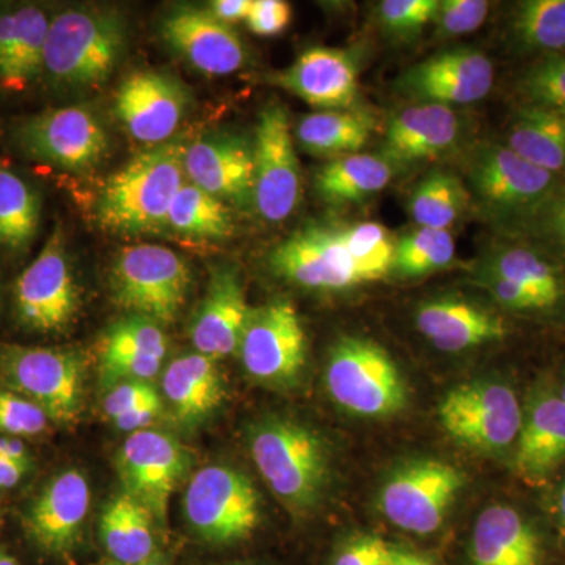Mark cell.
Here are the masks:
<instances>
[{
  "label": "cell",
  "instance_id": "6da1fadb",
  "mask_svg": "<svg viewBox=\"0 0 565 565\" xmlns=\"http://www.w3.org/2000/svg\"><path fill=\"white\" fill-rule=\"evenodd\" d=\"M185 148L181 140L156 145L111 174L96 207L104 228L121 234L166 228L174 196L185 182Z\"/></svg>",
  "mask_w": 565,
  "mask_h": 565
},
{
  "label": "cell",
  "instance_id": "7a4b0ae2",
  "mask_svg": "<svg viewBox=\"0 0 565 565\" xmlns=\"http://www.w3.org/2000/svg\"><path fill=\"white\" fill-rule=\"evenodd\" d=\"M252 456L273 492L291 511L303 512L321 500L329 457L318 434L292 419L274 418L255 427Z\"/></svg>",
  "mask_w": 565,
  "mask_h": 565
},
{
  "label": "cell",
  "instance_id": "3957f363",
  "mask_svg": "<svg viewBox=\"0 0 565 565\" xmlns=\"http://www.w3.org/2000/svg\"><path fill=\"white\" fill-rule=\"evenodd\" d=\"M125 43V24L111 11L66 10L51 21L44 70L66 87H96L114 73Z\"/></svg>",
  "mask_w": 565,
  "mask_h": 565
},
{
  "label": "cell",
  "instance_id": "277c9868",
  "mask_svg": "<svg viewBox=\"0 0 565 565\" xmlns=\"http://www.w3.org/2000/svg\"><path fill=\"white\" fill-rule=\"evenodd\" d=\"M191 281V270L178 253L150 244L122 248L110 273L115 302L156 323L177 321Z\"/></svg>",
  "mask_w": 565,
  "mask_h": 565
},
{
  "label": "cell",
  "instance_id": "5b68a950",
  "mask_svg": "<svg viewBox=\"0 0 565 565\" xmlns=\"http://www.w3.org/2000/svg\"><path fill=\"white\" fill-rule=\"evenodd\" d=\"M468 181L479 204L505 230L533 214L565 178L539 169L508 145L486 143L471 156Z\"/></svg>",
  "mask_w": 565,
  "mask_h": 565
},
{
  "label": "cell",
  "instance_id": "8992f818",
  "mask_svg": "<svg viewBox=\"0 0 565 565\" xmlns=\"http://www.w3.org/2000/svg\"><path fill=\"white\" fill-rule=\"evenodd\" d=\"M0 381L43 408L51 422L70 426L84 404V363L61 349L6 345L0 349Z\"/></svg>",
  "mask_w": 565,
  "mask_h": 565
},
{
  "label": "cell",
  "instance_id": "52a82bcc",
  "mask_svg": "<svg viewBox=\"0 0 565 565\" xmlns=\"http://www.w3.org/2000/svg\"><path fill=\"white\" fill-rule=\"evenodd\" d=\"M326 382L334 403L355 415H393L407 399L403 377L388 353L360 338H343L333 345Z\"/></svg>",
  "mask_w": 565,
  "mask_h": 565
},
{
  "label": "cell",
  "instance_id": "ba28073f",
  "mask_svg": "<svg viewBox=\"0 0 565 565\" xmlns=\"http://www.w3.org/2000/svg\"><path fill=\"white\" fill-rule=\"evenodd\" d=\"M438 416L457 444L486 455H501L515 446L523 407L514 390L504 382L476 381L446 394Z\"/></svg>",
  "mask_w": 565,
  "mask_h": 565
},
{
  "label": "cell",
  "instance_id": "9c48e42d",
  "mask_svg": "<svg viewBox=\"0 0 565 565\" xmlns=\"http://www.w3.org/2000/svg\"><path fill=\"white\" fill-rule=\"evenodd\" d=\"M184 512L193 530L206 541H241L258 526V493L241 471L211 465L189 482Z\"/></svg>",
  "mask_w": 565,
  "mask_h": 565
},
{
  "label": "cell",
  "instance_id": "30bf717a",
  "mask_svg": "<svg viewBox=\"0 0 565 565\" xmlns=\"http://www.w3.org/2000/svg\"><path fill=\"white\" fill-rule=\"evenodd\" d=\"M253 166L256 211L267 222L285 221L299 204L302 177L289 117L280 104H267L259 114L253 141Z\"/></svg>",
  "mask_w": 565,
  "mask_h": 565
},
{
  "label": "cell",
  "instance_id": "8fae6325",
  "mask_svg": "<svg viewBox=\"0 0 565 565\" xmlns=\"http://www.w3.org/2000/svg\"><path fill=\"white\" fill-rule=\"evenodd\" d=\"M79 288L57 226L14 285L18 319L33 332H62L79 310Z\"/></svg>",
  "mask_w": 565,
  "mask_h": 565
},
{
  "label": "cell",
  "instance_id": "7c38bea8",
  "mask_svg": "<svg viewBox=\"0 0 565 565\" xmlns=\"http://www.w3.org/2000/svg\"><path fill=\"white\" fill-rule=\"evenodd\" d=\"M463 487L462 471L441 460L405 465L386 482L381 509L401 530L430 534L444 525L449 505Z\"/></svg>",
  "mask_w": 565,
  "mask_h": 565
},
{
  "label": "cell",
  "instance_id": "4fadbf2b",
  "mask_svg": "<svg viewBox=\"0 0 565 565\" xmlns=\"http://www.w3.org/2000/svg\"><path fill=\"white\" fill-rule=\"evenodd\" d=\"M239 352L245 371L256 381L269 385L296 381L307 362V334L296 307L278 299L252 310Z\"/></svg>",
  "mask_w": 565,
  "mask_h": 565
},
{
  "label": "cell",
  "instance_id": "5bb4252c",
  "mask_svg": "<svg viewBox=\"0 0 565 565\" xmlns=\"http://www.w3.org/2000/svg\"><path fill=\"white\" fill-rule=\"evenodd\" d=\"M125 493L166 522L170 498L182 481L191 457L180 441L158 430H139L122 444L117 459Z\"/></svg>",
  "mask_w": 565,
  "mask_h": 565
},
{
  "label": "cell",
  "instance_id": "9a60e30c",
  "mask_svg": "<svg viewBox=\"0 0 565 565\" xmlns=\"http://www.w3.org/2000/svg\"><path fill=\"white\" fill-rule=\"evenodd\" d=\"M20 137L33 158L70 172L92 170L109 150L102 122L79 106L41 111L24 122Z\"/></svg>",
  "mask_w": 565,
  "mask_h": 565
},
{
  "label": "cell",
  "instance_id": "2e32d148",
  "mask_svg": "<svg viewBox=\"0 0 565 565\" xmlns=\"http://www.w3.org/2000/svg\"><path fill=\"white\" fill-rule=\"evenodd\" d=\"M493 81V62L484 52L456 47L411 66L397 87L416 104L452 107L481 102L492 90Z\"/></svg>",
  "mask_w": 565,
  "mask_h": 565
},
{
  "label": "cell",
  "instance_id": "e0dca14e",
  "mask_svg": "<svg viewBox=\"0 0 565 565\" xmlns=\"http://www.w3.org/2000/svg\"><path fill=\"white\" fill-rule=\"evenodd\" d=\"M278 277L310 289L340 291L362 285L338 228L308 226L270 253Z\"/></svg>",
  "mask_w": 565,
  "mask_h": 565
},
{
  "label": "cell",
  "instance_id": "ac0fdd59",
  "mask_svg": "<svg viewBox=\"0 0 565 565\" xmlns=\"http://www.w3.org/2000/svg\"><path fill=\"white\" fill-rule=\"evenodd\" d=\"M188 93L180 82L156 71L126 77L115 96V114L134 139L161 145L170 140L184 117Z\"/></svg>",
  "mask_w": 565,
  "mask_h": 565
},
{
  "label": "cell",
  "instance_id": "d6986e66",
  "mask_svg": "<svg viewBox=\"0 0 565 565\" xmlns=\"http://www.w3.org/2000/svg\"><path fill=\"white\" fill-rule=\"evenodd\" d=\"M162 35L193 68L207 76L236 73L247 58L243 39L210 10L185 7L173 11L163 21Z\"/></svg>",
  "mask_w": 565,
  "mask_h": 565
},
{
  "label": "cell",
  "instance_id": "ffe728a7",
  "mask_svg": "<svg viewBox=\"0 0 565 565\" xmlns=\"http://www.w3.org/2000/svg\"><path fill=\"white\" fill-rule=\"evenodd\" d=\"M270 82L322 110H352L359 99L355 61L334 47H310Z\"/></svg>",
  "mask_w": 565,
  "mask_h": 565
},
{
  "label": "cell",
  "instance_id": "44dd1931",
  "mask_svg": "<svg viewBox=\"0 0 565 565\" xmlns=\"http://www.w3.org/2000/svg\"><path fill=\"white\" fill-rule=\"evenodd\" d=\"M189 182L222 202L253 203L255 166L253 145L236 136H211L185 148Z\"/></svg>",
  "mask_w": 565,
  "mask_h": 565
},
{
  "label": "cell",
  "instance_id": "7402d4cb",
  "mask_svg": "<svg viewBox=\"0 0 565 565\" xmlns=\"http://www.w3.org/2000/svg\"><path fill=\"white\" fill-rule=\"evenodd\" d=\"M250 315L236 270L230 267L212 270L206 296L191 327L196 352L218 360L239 351Z\"/></svg>",
  "mask_w": 565,
  "mask_h": 565
},
{
  "label": "cell",
  "instance_id": "603a6c76",
  "mask_svg": "<svg viewBox=\"0 0 565 565\" xmlns=\"http://www.w3.org/2000/svg\"><path fill=\"white\" fill-rule=\"evenodd\" d=\"M90 500L85 476L77 470L63 471L33 501L25 515V530L46 552L65 553L79 537Z\"/></svg>",
  "mask_w": 565,
  "mask_h": 565
},
{
  "label": "cell",
  "instance_id": "cb8c5ba5",
  "mask_svg": "<svg viewBox=\"0 0 565 565\" xmlns=\"http://www.w3.org/2000/svg\"><path fill=\"white\" fill-rule=\"evenodd\" d=\"M565 460V403L559 392L539 386L523 411L515 441L514 468L520 478L539 482Z\"/></svg>",
  "mask_w": 565,
  "mask_h": 565
},
{
  "label": "cell",
  "instance_id": "d4e9b609",
  "mask_svg": "<svg viewBox=\"0 0 565 565\" xmlns=\"http://www.w3.org/2000/svg\"><path fill=\"white\" fill-rule=\"evenodd\" d=\"M169 340L161 326L141 316H128L104 333L99 355L106 384L148 382L161 371Z\"/></svg>",
  "mask_w": 565,
  "mask_h": 565
},
{
  "label": "cell",
  "instance_id": "484cf974",
  "mask_svg": "<svg viewBox=\"0 0 565 565\" xmlns=\"http://www.w3.org/2000/svg\"><path fill=\"white\" fill-rule=\"evenodd\" d=\"M460 134L459 117L440 104H414L397 111L386 128L384 151L390 163L429 161L455 147Z\"/></svg>",
  "mask_w": 565,
  "mask_h": 565
},
{
  "label": "cell",
  "instance_id": "4316f807",
  "mask_svg": "<svg viewBox=\"0 0 565 565\" xmlns=\"http://www.w3.org/2000/svg\"><path fill=\"white\" fill-rule=\"evenodd\" d=\"M416 327L444 352H462L501 341L508 334L503 318L467 300L445 297L422 305Z\"/></svg>",
  "mask_w": 565,
  "mask_h": 565
},
{
  "label": "cell",
  "instance_id": "83f0119b",
  "mask_svg": "<svg viewBox=\"0 0 565 565\" xmlns=\"http://www.w3.org/2000/svg\"><path fill=\"white\" fill-rule=\"evenodd\" d=\"M471 559L475 565H544V542L515 508L490 505L476 522Z\"/></svg>",
  "mask_w": 565,
  "mask_h": 565
},
{
  "label": "cell",
  "instance_id": "f1b7e54d",
  "mask_svg": "<svg viewBox=\"0 0 565 565\" xmlns=\"http://www.w3.org/2000/svg\"><path fill=\"white\" fill-rule=\"evenodd\" d=\"M162 388L174 418L184 426L203 422L223 401L217 364L199 352L173 360L163 373Z\"/></svg>",
  "mask_w": 565,
  "mask_h": 565
},
{
  "label": "cell",
  "instance_id": "f546056e",
  "mask_svg": "<svg viewBox=\"0 0 565 565\" xmlns=\"http://www.w3.org/2000/svg\"><path fill=\"white\" fill-rule=\"evenodd\" d=\"M479 273L497 275L533 292L553 311L565 300L563 267L533 245L512 243L498 245L489 253Z\"/></svg>",
  "mask_w": 565,
  "mask_h": 565
},
{
  "label": "cell",
  "instance_id": "4dcf8cb0",
  "mask_svg": "<svg viewBox=\"0 0 565 565\" xmlns=\"http://www.w3.org/2000/svg\"><path fill=\"white\" fill-rule=\"evenodd\" d=\"M512 151L539 169L565 178V114L520 104L508 128Z\"/></svg>",
  "mask_w": 565,
  "mask_h": 565
},
{
  "label": "cell",
  "instance_id": "1f68e13d",
  "mask_svg": "<svg viewBox=\"0 0 565 565\" xmlns=\"http://www.w3.org/2000/svg\"><path fill=\"white\" fill-rule=\"evenodd\" d=\"M154 516L131 494L121 493L104 509L102 537L107 552L122 565L147 563L154 552Z\"/></svg>",
  "mask_w": 565,
  "mask_h": 565
},
{
  "label": "cell",
  "instance_id": "d6a6232c",
  "mask_svg": "<svg viewBox=\"0 0 565 565\" xmlns=\"http://www.w3.org/2000/svg\"><path fill=\"white\" fill-rule=\"evenodd\" d=\"M393 178V166L374 154L343 156L327 163L316 178V188L326 202L359 203L384 191Z\"/></svg>",
  "mask_w": 565,
  "mask_h": 565
},
{
  "label": "cell",
  "instance_id": "836d02e7",
  "mask_svg": "<svg viewBox=\"0 0 565 565\" xmlns=\"http://www.w3.org/2000/svg\"><path fill=\"white\" fill-rule=\"evenodd\" d=\"M371 134V118L360 111L322 110L303 117L296 137L305 151L337 159L360 152Z\"/></svg>",
  "mask_w": 565,
  "mask_h": 565
},
{
  "label": "cell",
  "instance_id": "e575fe53",
  "mask_svg": "<svg viewBox=\"0 0 565 565\" xmlns=\"http://www.w3.org/2000/svg\"><path fill=\"white\" fill-rule=\"evenodd\" d=\"M508 40L523 54H565V0H523L508 21Z\"/></svg>",
  "mask_w": 565,
  "mask_h": 565
},
{
  "label": "cell",
  "instance_id": "d590c367",
  "mask_svg": "<svg viewBox=\"0 0 565 565\" xmlns=\"http://www.w3.org/2000/svg\"><path fill=\"white\" fill-rule=\"evenodd\" d=\"M51 21L36 7L14 11V33L6 68L0 71V85L21 92L44 68L47 33Z\"/></svg>",
  "mask_w": 565,
  "mask_h": 565
},
{
  "label": "cell",
  "instance_id": "8d00e7d4",
  "mask_svg": "<svg viewBox=\"0 0 565 565\" xmlns=\"http://www.w3.org/2000/svg\"><path fill=\"white\" fill-rule=\"evenodd\" d=\"M166 228L185 237L217 241L232 236L234 225L232 212L222 200L184 182L174 196Z\"/></svg>",
  "mask_w": 565,
  "mask_h": 565
},
{
  "label": "cell",
  "instance_id": "74e56055",
  "mask_svg": "<svg viewBox=\"0 0 565 565\" xmlns=\"http://www.w3.org/2000/svg\"><path fill=\"white\" fill-rule=\"evenodd\" d=\"M40 211L39 195L0 167V244L14 250L28 247L39 232Z\"/></svg>",
  "mask_w": 565,
  "mask_h": 565
},
{
  "label": "cell",
  "instance_id": "f35d334b",
  "mask_svg": "<svg viewBox=\"0 0 565 565\" xmlns=\"http://www.w3.org/2000/svg\"><path fill=\"white\" fill-rule=\"evenodd\" d=\"M467 200V189L455 174H429L412 193V218L419 228L449 230L459 218Z\"/></svg>",
  "mask_w": 565,
  "mask_h": 565
},
{
  "label": "cell",
  "instance_id": "ab89813d",
  "mask_svg": "<svg viewBox=\"0 0 565 565\" xmlns=\"http://www.w3.org/2000/svg\"><path fill=\"white\" fill-rule=\"evenodd\" d=\"M455 258L456 243L449 230L418 228L396 244L393 270L401 277H423L445 269Z\"/></svg>",
  "mask_w": 565,
  "mask_h": 565
},
{
  "label": "cell",
  "instance_id": "60d3db41",
  "mask_svg": "<svg viewBox=\"0 0 565 565\" xmlns=\"http://www.w3.org/2000/svg\"><path fill=\"white\" fill-rule=\"evenodd\" d=\"M504 232L546 253L565 270V181L533 214Z\"/></svg>",
  "mask_w": 565,
  "mask_h": 565
},
{
  "label": "cell",
  "instance_id": "b9f144b4",
  "mask_svg": "<svg viewBox=\"0 0 565 565\" xmlns=\"http://www.w3.org/2000/svg\"><path fill=\"white\" fill-rule=\"evenodd\" d=\"M341 239L351 255L360 281L382 280L393 270L396 243L379 223L338 226Z\"/></svg>",
  "mask_w": 565,
  "mask_h": 565
},
{
  "label": "cell",
  "instance_id": "7bdbcfd3",
  "mask_svg": "<svg viewBox=\"0 0 565 565\" xmlns=\"http://www.w3.org/2000/svg\"><path fill=\"white\" fill-rule=\"evenodd\" d=\"M523 104L565 114V54L545 55L519 79Z\"/></svg>",
  "mask_w": 565,
  "mask_h": 565
},
{
  "label": "cell",
  "instance_id": "ee69618b",
  "mask_svg": "<svg viewBox=\"0 0 565 565\" xmlns=\"http://www.w3.org/2000/svg\"><path fill=\"white\" fill-rule=\"evenodd\" d=\"M438 0H385L379 6V20L390 35L414 39L433 22Z\"/></svg>",
  "mask_w": 565,
  "mask_h": 565
},
{
  "label": "cell",
  "instance_id": "f6af8a7d",
  "mask_svg": "<svg viewBox=\"0 0 565 565\" xmlns=\"http://www.w3.org/2000/svg\"><path fill=\"white\" fill-rule=\"evenodd\" d=\"M51 419L28 397L0 388V433L14 437H39Z\"/></svg>",
  "mask_w": 565,
  "mask_h": 565
},
{
  "label": "cell",
  "instance_id": "bcb514c9",
  "mask_svg": "<svg viewBox=\"0 0 565 565\" xmlns=\"http://www.w3.org/2000/svg\"><path fill=\"white\" fill-rule=\"evenodd\" d=\"M489 11L486 0H441L434 14L435 33L440 39H456L478 31Z\"/></svg>",
  "mask_w": 565,
  "mask_h": 565
},
{
  "label": "cell",
  "instance_id": "7dc6e473",
  "mask_svg": "<svg viewBox=\"0 0 565 565\" xmlns=\"http://www.w3.org/2000/svg\"><path fill=\"white\" fill-rule=\"evenodd\" d=\"M476 285L484 288L490 296L497 300L505 310L515 311V313H552V308L533 292L520 288L515 282L504 280L497 275L479 273V277L475 280Z\"/></svg>",
  "mask_w": 565,
  "mask_h": 565
},
{
  "label": "cell",
  "instance_id": "c3c4849f",
  "mask_svg": "<svg viewBox=\"0 0 565 565\" xmlns=\"http://www.w3.org/2000/svg\"><path fill=\"white\" fill-rule=\"evenodd\" d=\"M162 404L161 396L148 382H121L104 399V414L110 422L147 405Z\"/></svg>",
  "mask_w": 565,
  "mask_h": 565
},
{
  "label": "cell",
  "instance_id": "681fc988",
  "mask_svg": "<svg viewBox=\"0 0 565 565\" xmlns=\"http://www.w3.org/2000/svg\"><path fill=\"white\" fill-rule=\"evenodd\" d=\"M291 17V6L282 0H253L250 14L245 22L256 35L275 36L288 28Z\"/></svg>",
  "mask_w": 565,
  "mask_h": 565
},
{
  "label": "cell",
  "instance_id": "f907efd6",
  "mask_svg": "<svg viewBox=\"0 0 565 565\" xmlns=\"http://www.w3.org/2000/svg\"><path fill=\"white\" fill-rule=\"evenodd\" d=\"M393 550L381 537L364 535L349 542L333 565H390Z\"/></svg>",
  "mask_w": 565,
  "mask_h": 565
},
{
  "label": "cell",
  "instance_id": "816d5d0a",
  "mask_svg": "<svg viewBox=\"0 0 565 565\" xmlns=\"http://www.w3.org/2000/svg\"><path fill=\"white\" fill-rule=\"evenodd\" d=\"M253 0H215L210 3V10L217 20L232 25L233 22L247 21Z\"/></svg>",
  "mask_w": 565,
  "mask_h": 565
},
{
  "label": "cell",
  "instance_id": "f5cc1de1",
  "mask_svg": "<svg viewBox=\"0 0 565 565\" xmlns=\"http://www.w3.org/2000/svg\"><path fill=\"white\" fill-rule=\"evenodd\" d=\"M161 412L162 404L147 405V407H141L139 411L131 412V414L118 416V418H115L111 423H114L118 429L125 430V433H139V430L147 429V427L161 415Z\"/></svg>",
  "mask_w": 565,
  "mask_h": 565
},
{
  "label": "cell",
  "instance_id": "db71d44e",
  "mask_svg": "<svg viewBox=\"0 0 565 565\" xmlns=\"http://www.w3.org/2000/svg\"><path fill=\"white\" fill-rule=\"evenodd\" d=\"M0 457L11 462L31 465V455L22 441L17 438L0 437Z\"/></svg>",
  "mask_w": 565,
  "mask_h": 565
},
{
  "label": "cell",
  "instance_id": "11a10c76",
  "mask_svg": "<svg viewBox=\"0 0 565 565\" xmlns=\"http://www.w3.org/2000/svg\"><path fill=\"white\" fill-rule=\"evenodd\" d=\"M31 465L11 462L0 457V490L11 489L24 478Z\"/></svg>",
  "mask_w": 565,
  "mask_h": 565
},
{
  "label": "cell",
  "instance_id": "9f6ffc18",
  "mask_svg": "<svg viewBox=\"0 0 565 565\" xmlns=\"http://www.w3.org/2000/svg\"><path fill=\"white\" fill-rule=\"evenodd\" d=\"M553 512H555L557 527L565 537V479L557 487L555 493V503H553Z\"/></svg>",
  "mask_w": 565,
  "mask_h": 565
},
{
  "label": "cell",
  "instance_id": "6f0895ef",
  "mask_svg": "<svg viewBox=\"0 0 565 565\" xmlns=\"http://www.w3.org/2000/svg\"><path fill=\"white\" fill-rule=\"evenodd\" d=\"M390 565H434L426 557L415 555V553L401 552L393 550L392 563Z\"/></svg>",
  "mask_w": 565,
  "mask_h": 565
},
{
  "label": "cell",
  "instance_id": "680465c9",
  "mask_svg": "<svg viewBox=\"0 0 565 565\" xmlns=\"http://www.w3.org/2000/svg\"><path fill=\"white\" fill-rule=\"evenodd\" d=\"M0 565H20L13 557L7 555V553L0 552Z\"/></svg>",
  "mask_w": 565,
  "mask_h": 565
},
{
  "label": "cell",
  "instance_id": "91938a15",
  "mask_svg": "<svg viewBox=\"0 0 565 565\" xmlns=\"http://www.w3.org/2000/svg\"><path fill=\"white\" fill-rule=\"evenodd\" d=\"M559 394H561V397H563V401L565 403V375H564L563 384H561Z\"/></svg>",
  "mask_w": 565,
  "mask_h": 565
},
{
  "label": "cell",
  "instance_id": "94428289",
  "mask_svg": "<svg viewBox=\"0 0 565 565\" xmlns=\"http://www.w3.org/2000/svg\"><path fill=\"white\" fill-rule=\"evenodd\" d=\"M139 565H161V564H150V563H143V564H139Z\"/></svg>",
  "mask_w": 565,
  "mask_h": 565
}]
</instances>
